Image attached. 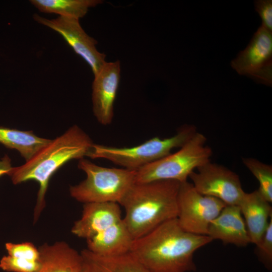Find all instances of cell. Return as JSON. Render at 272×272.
<instances>
[{"mask_svg": "<svg viewBox=\"0 0 272 272\" xmlns=\"http://www.w3.org/2000/svg\"><path fill=\"white\" fill-rule=\"evenodd\" d=\"M212 241L186 231L175 218L134 240L129 252L152 272H189L196 269L194 252Z\"/></svg>", "mask_w": 272, "mask_h": 272, "instance_id": "1", "label": "cell"}, {"mask_svg": "<svg viewBox=\"0 0 272 272\" xmlns=\"http://www.w3.org/2000/svg\"><path fill=\"white\" fill-rule=\"evenodd\" d=\"M94 143L78 126L74 125L51 141L23 165L12 167L8 173L14 184L33 180L39 185L34 212V222L45 206V194L52 175L73 159L88 157Z\"/></svg>", "mask_w": 272, "mask_h": 272, "instance_id": "2", "label": "cell"}, {"mask_svg": "<svg viewBox=\"0 0 272 272\" xmlns=\"http://www.w3.org/2000/svg\"><path fill=\"white\" fill-rule=\"evenodd\" d=\"M180 182L160 180L134 183L119 205L125 209L123 221L134 240L162 223L177 218Z\"/></svg>", "mask_w": 272, "mask_h": 272, "instance_id": "3", "label": "cell"}, {"mask_svg": "<svg viewBox=\"0 0 272 272\" xmlns=\"http://www.w3.org/2000/svg\"><path fill=\"white\" fill-rule=\"evenodd\" d=\"M78 166L86 173V178L71 186L70 193L72 197L84 204L107 202L119 204L135 182L134 171L102 167L85 158L79 160Z\"/></svg>", "mask_w": 272, "mask_h": 272, "instance_id": "4", "label": "cell"}, {"mask_svg": "<svg viewBox=\"0 0 272 272\" xmlns=\"http://www.w3.org/2000/svg\"><path fill=\"white\" fill-rule=\"evenodd\" d=\"M197 132L193 125H186L174 135L166 139L155 137L132 147H114L94 144L88 157L104 159L123 168L137 171L181 148Z\"/></svg>", "mask_w": 272, "mask_h": 272, "instance_id": "5", "label": "cell"}, {"mask_svg": "<svg viewBox=\"0 0 272 272\" xmlns=\"http://www.w3.org/2000/svg\"><path fill=\"white\" fill-rule=\"evenodd\" d=\"M207 138L196 132L180 149L135 171V183L174 180L180 183L194 169L211 161L213 152Z\"/></svg>", "mask_w": 272, "mask_h": 272, "instance_id": "6", "label": "cell"}, {"mask_svg": "<svg viewBox=\"0 0 272 272\" xmlns=\"http://www.w3.org/2000/svg\"><path fill=\"white\" fill-rule=\"evenodd\" d=\"M177 219L186 231L207 235L211 222L226 205L221 200L198 192L192 183H180L178 195Z\"/></svg>", "mask_w": 272, "mask_h": 272, "instance_id": "7", "label": "cell"}, {"mask_svg": "<svg viewBox=\"0 0 272 272\" xmlns=\"http://www.w3.org/2000/svg\"><path fill=\"white\" fill-rule=\"evenodd\" d=\"M196 169L189 177L198 192L217 198L226 205H239L245 192L237 174L211 161Z\"/></svg>", "mask_w": 272, "mask_h": 272, "instance_id": "8", "label": "cell"}, {"mask_svg": "<svg viewBox=\"0 0 272 272\" xmlns=\"http://www.w3.org/2000/svg\"><path fill=\"white\" fill-rule=\"evenodd\" d=\"M239 75L267 86L272 84V32L261 25L247 47L231 62Z\"/></svg>", "mask_w": 272, "mask_h": 272, "instance_id": "9", "label": "cell"}, {"mask_svg": "<svg viewBox=\"0 0 272 272\" xmlns=\"http://www.w3.org/2000/svg\"><path fill=\"white\" fill-rule=\"evenodd\" d=\"M34 20L59 33L73 50L90 66L96 75L106 62L105 54L96 48L97 41L89 36L81 27L79 20L58 16L48 19L34 14Z\"/></svg>", "mask_w": 272, "mask_h": 272, "instance_id": "10", "label": "cell"}, {"mask_svg": "<svg viewBox=\"0 0 272 272\" xmlns=\"http://www.w3.org/2000/svg\"><path fill=\"white\" fill-rule=\"evenodd\" d=\"M120 78L119 60L106 62L94 75L92 84L93 111L101 124H110L114 116L113 105Z\"/></svg>", "mask_w": 272, "mask_h": 272, "instance_id": "11", "label": "cell"}, {"mask_svg": "<svg viewBox=\"0 0 272 272\" xmlns=\"http://www.w3.org/2000/svg\"><path fill=\"white\" fill-rule=\"evenodd\" d=\"M119 205L114 202L85 203L72 233L86 240L120 222L123 218Z\"/></svg>", "mask_w": 272, "mask_h": 272, "instance_id": "12", "label": "cell"}, {"mask_svg": "<svg viewBox=\"0 0 272 272\" xmlns=\"http://www.w3.org/2000/svg\"><path fill=\"white\" fill-rule=\"evenodd\" d=\"M207 236L225 244L246 246L251 243L240 209L237 205H226L211 222Z\"/></svg>", "mask_w": 272, "mask_h": 272, "instance_id": "13", "label": "cell"}, {"mask_svg": "<svg viewBox=\"0 0 272 272\" xmlns=\"http://www.w3.org/2000/svg\"><path fill=\"white\" fill-rule=\"evenodd\" d=\"M38 249L40 267L36 272H84L81 253L66 242L45 244Z\"/></svg>", "mask_w": 272, "mask_h": 272, "instance_id": "14", "label": "cell"}, {"mask_svg": "<svg viewBox=\"0 0 272 272\" xmlns=\"http://www.w3.org/2000/svg\"><path fill=\"white\" fill-rule=\"evenodd\" d=\"M238 206L245 221L251 243L257 244L265 231L272 209L258 190L245 193Z\"/></svg>", "mask_w": 272, "mask_h": 272, "instance_id": "15", "label": "cell"}, {"mask_svg": "<svg viewBox=\"0 0 272 272\" xmlns=\"http://www.w3.org/2000/svg\"><path fill=\"white\" fill-rule=\"evenodd\" d=\"M134 239L123 219L86 239L87 248L102 256L118 255L129 252Z\"/></svg>", "mask_w": 272, "mask_h": 272, "instance_id": "16", "label": "cell"}, {"mask_svg": "<svg viewBox=\"0 0 272 272\" xmlns=\"http://www.w3.org/2000/svg\"><path fill=\"white\" fill-rule=\"evenodd\" d=\"M84 272H152L129 252L114 256H102L85 249L81 252Z\"/></svg>", "mask_w": 272, "mask_h": 272, "instance_id": "17", "label": "cell"}, {"mask_svg": "<svg viewBox=\"0 0 272 272\" xmlns=\"http://www.w3.org/2000/svg\"><path fill=\"white\" fill-rule=\"evenodd\" d=\"M51 140L39 137L32 131L0 127V143L17 150L26 161L31 159Z\"/></svg>", "mask_w": 272, "mask_h": 272, "instance_id": "18", "label": "cell"}, {"mask_svg": "<svg viewBox=\"0 0 272 272\" xmlns=\"http://www.w3.org/2000/svg\"><path fill=\"white\" fill-rule=\"evenodd\" d=\"M30 3L40 12L54 13L59 16L80 19L90 8L102 3L100 0H31Z\"/></svg>", "mask_w": 272, "mask_h": 272, "instance_id": "19", "label": "cell"}, {"mask_svg": "<svg viewBox=\"0 0 272 272\" xmlns=\"http://www.w3.org/2000/svg\"><path fill=\"white\" fill-rule=\"evenodd\" d=\"M244 165L258 181L257 189L264 198L272 201V166L252 158H243Z\"/></svg>", "mask_w": 272, "mask_h": 272, "instance_id": "20", "label": "cell"}, {"mask_svg": "<svg viewBox=\"0 0 272 272\" xmlns=\"http://www.w3.org/2000/svg\"><path fill=\"white\" fill-rule=\"evenodd\" d=\"M39 261L4 256L0 260V268L8 272H36L39 268Z\"/></svg>", "mask_w": 272, "mask_h": 272, "instance_id": "21", "label": "cell"}, {"mask_svg": "<svg viewBox=\"0 0 272 272\" xmlns=\"http://www.w3.org/2000/svg\"><path fill=\"white\" fill-rule=\"evenodd\" d=\"M259 259L268 269L272 265V217L260 241L256 245Z\"/></svg>", "mask_w": 272, "mask_h": 272, "instance_id": "22", "label": "cell"}, {"mask_svg": "<svg viewBox=\"0 0 272 272\" xmlns=\"http://www.w3.org/2000/svg\"><path fill=\"white\" fill-rule=\"evenodd\" d=\"M6 249L8 255L33 261H39L40 253L39 249L31 242L21 243H6Z\"/></svg>", "mask_w": 272, "mask_h": 272, "instance_id": "23", "label": "cell"}, {"mask_svg": "<svg viewBox=\"0 0 272 272\" xmlns=\"http://www.w3.org/2000/svg\"><path fill=\"white\" fill-rule=\"evenodd\" d=\"M254 4L255 11L261 19V25L272 32V1L257 0Z\"/></svg>", "mask_w": 272, "mask_h": 272, "instance_id": "24", "label": "cell"}, {"mask_svg": "<svg viewBox=\"0 0 272 272\" xmlns=\"http://www.w3.org/2000/svg\"><path fill=\"white\" fill-rule=\"evenodd\" d=\"M11 160L8 155H5L0 159V177L8 175L12 168Z\"/></svg>", "mask_w": 272, "mask_h": 272, "instance_id": "25", "label": "cell"}]
</instances>
